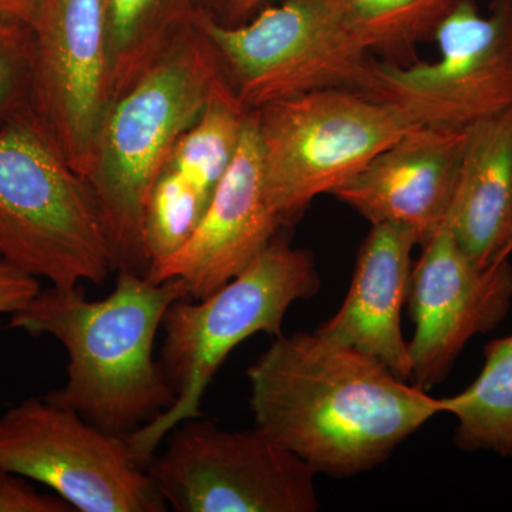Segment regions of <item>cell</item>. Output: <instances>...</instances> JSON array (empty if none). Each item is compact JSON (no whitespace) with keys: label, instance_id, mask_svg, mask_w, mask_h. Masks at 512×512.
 Segmentation results:
<instances>
[{"label":"cell","instance_id":"cell-1","mask_svg":"<svg viewBox=\"0 0 512 512\" xmlns=\"http://www.w3.org/2000/svg\"><path fill=\"white\" fill-rule=\"evenodd\" d=\"M256 429L316 474L367 473L443 413V402L318 332L276 336L249 367Z\"/></svg>","mask_w":512,"mask_h":512},{"label":"cell","instance_id":"cell-2","mask_svg":"<svg viewBox=\"0 0 512 512\" xmlns=\"http://www.w3.org/2000/svg\"><path fill=\"white\" fill-rule=\"evenodd\" d=\"M188 298L180 279L150 281L117 272L107 298L89 301L82 288L50 286L9 326L32 336H52L67 356L62 387L42 396L74 410L99 429L126 437L174 406L175 393L154 357V345L171 303Z\"/></svg>","mask_w":512,"mask_h":512},{"label":"cell","instance_id":"cell-3","mask_svg":"<svg viewBox=\"0 0 512 512\" xmlns=\"http://www.w3.org/2000/svg\"><path fill=\"white\" fill-rule=\"evenodd\" d=\"M228 89L214 50L191 23L110 101L84 180L103 212L114 271L147 276L143 215L151 187L178 138Z\"/></svg>","mask_w":512,"mask_h":512},{"label":"cell","instance_id":"cell-4","mask_svg":"<svg viewBox=\"0 0 512 512\" xmlns=\"http://www.w3.org/2000/svg\"><path fill=\"white\" fill-rule=\"evenodd\" d=\"M320 289L315 259L276 235L254 261L220 291L207 298H181L165 312L160 365L174 390L173 407L126 436L131 453L146 467L178 424L202 417L208 387L229 353L256 333L282 335L295 302Z\"/></svg>","mask_w":512,"mask_h":512},{"label":"cell","instance_id":"cell-5","mask_svg":"<svg viewBox=\"0 0 512 512\" xmlns=\"http://www.w3.org/2000/svg\"><path fill=\"white\" fill-rule=\"evenodd\" d=\"M0 258L59 288L114 272L92 187L29 109L0 124Z\"/></svg>","mask_w":512,"mask_h":512},{"label":"cell","instance_id":"cell-6","mask_svg":"<svg viewBox=\"0 0 512 512\" xmlns=\"http://www.w3.org/2000/svg\"><path fill=\"white\" fill-rule=\"evenodd\" d=\"M255 114L265 190L282 224L332 194L382 151L423 127L399 107L355 89L315 90Z\"/></svg>","mask_w":512,"mask_h":512},{"label":"cell","instance_id":"cell-7","mask_svg":"<svg viewBox=\"0 0 512 512\" xmlns=\"http://www.w3.org/2000/svg\"><path fill=\"white\" fill-rule=\"evenodd\" d=\"M192 23L248 113L315 90H359L373 60L340 25L329 0H284L239 26L197 10Z\"/></svg>","mask_w":512,"mask_h":512},{"label":"cell","instance_id":"cell-8","mask_svg":"<svg viewBox=\"0 0 512 512\" xmlns=\"http://www.w3.org/2000/svg\"><path fill=\"white\" fill-rule=\"evenodd\" d=\"M167 448L146 464L168 510L316 512L308 463L264 431H227L202 417L168 433Z\"/></svg>","mask_w":512,"mask_h":512},{"label":"cell","instance_id":"cell-9","mask_svg":"<svg viewBox=\"0 0 512 512\" xmlns=\"http://www.w3.org/2000/svg\"><path fill=\"white\" fill-rule=\"evenodd\" d=\"M457 0L434 30V62L369 64L359 92L421 126L466 128L512 107V0Z\"/></svg>","mask_w":512,"mask_h":512},{"label":"cell","instance_id":"cell-10","mask_svg":"<svg viewBox=\"0 0 512 512\" xmlns=\"http://www.w3.org/2000/svg\"><path fill=\"white\" fill-rule=\"evenodd\" d=\"M0 470L46 485L74 511H168L126 437L43 397L23 400L0 417Z\"/></svg>","mask_w":512,"mask_h":512},{"label":"cell","instance_id":"cell-11","mask_svg":"<svg viewBox=\"0 0 512 512\" xmlns=\"http://www.w3.org/2000/svg\"><path fill=\"white\" fill-rule=\"evenodd\" d=\"M29 111L86 177L110 104L103 0H39Z\"/></svg>","mask_w":512,"mask_h":512},{"label":"cell","instance_id":"cell-12","mask_svg":"<svg viewBox=\"0 0 512 512\" xmlns=\"http://www.w3.org/2000/svg\"><path fill=\"white\" fill-rule=\"evenodd\" d=\"M453 214L454 204L437 234L421 247L407 298L414 323L410 383L426 392L447 379L474 336L497 328L512 303L510 258L478 266L458 244Z\"/></svg>","mask_w":512,"mask_h":512},{"label":"cell","instance_id":"cell-13","mask_svg":"<svg viewBox=\"0 0 512 512\" xmlns=\"http://www.w3.org/2000/svg\"><path fill=\"white\" fill-rule=\"evenodd\" d=\"M265 190L261 143L248 113L237 156L215 188L190 241L151 265L147 279H180L188 298H207L241 274L282 227Z\"/></svg>","mask_w":512,"mask_h":512},{"label":"cell","instance_id":"cell-14","mask_svg":"<svg viewBox=\"0 0 512 512\" xmlns=\"http://www.w3.org/2000/svg\"><path fill=\"white\" fill-rule=\"evenodd\" d=\"M467 127L414 128L332 192L376 224L412 229L423 247L453 208Z\"/></svg>","mask_w":512,"mask_h":512},{"label":"cell","instance_id":"cell-15","mask_svg":"<svg viewBox=\"0 0 512 512\" xmlns=\"http://www.w3.org/2000/svg\"><path fill=\"white\" fill-rule=\"evenodd\" d=\"M419 239L396 224L372 225L357 255L345 302L320 335L359 350L406 382L412 377L402 313L409 298L412 252Z\"/></svg>","mask_w":512,"mask_h":512},{"label":"cell","instance_id":"cell-16","mask_svg":"<svg viewBox=\"0 0 512 512\" xmlns=\"http://www.w3.org/2000/svg\"><path fill=\"white\" fill-rule=\"evenodd\" d=\"M512 229V107L467 127L453 231L481 268L501 261Z\"/></svg>","mask_w":512,"mask_h":512},{"label":"cell","instance_id":"cell-17","mask_svg":"<svg viewBox=\"0 0 512 512\" xmlns=\"http://www.w3.org/2000/svg\"><path fill=\"white\" fill-rule=\"evenodd\" d=\"M197 0H103L110 101L187 29Z\"/></svg>","mask_w":512,"mask_h":512},{"label":"cell","instance_id":"cell-18","mask_svg":"<svg viewBox=\"0 0 512 512\" xmlns=\"http://www.w3.org/2000/svg\"><path fill=\"white\" fill-rule=\"evenodd\" d=\"M441 402L443 413L456 420L454 443L460 450L512 457V333L491 340L477 379Z\"/></svg>","mask_w":512,"mask_h":512},{"label":"cell","instance_id":"cell-19","mask_svg":"<svg viewBox=\"0 0 512 512\" xmlns=\"http://www.w3.org/2000/svg\"><path fill=\"white\" fill-rule=\"evenodd\" d=\"M457 0H329L340 25L372 55L404 64Z\"/></svg>","mask_w":512,"mask_h":512},{"label":"cell","instance_id":"cell-20","mask_svg":"<svg viewBox=\"0 0 512 512\" xmlns=\"http://www.w3.org/2000/svg\"><path fill=\"white\" fill-rule=\"evenodd\" d=\"M247 116L231 89L217 94L178 138L164 168L184 175L211 200L237 156Z\"/></svg>","mask_w":512,"mask_h":512},{"label":"cell","instance_id":"cell-21","mask_svg":"<svg viewBox=\"0 0 512 512\" xmlns=\"http://www.w3.org/2000/svg\"><path fill=\"white\" fill-rule=\"evenodd\" d=\"M208 202L184 175L168 168L161 170L143 215V245L150 266L170 258L190 241Z\"/></svg>","mask_w":512,"mask_h":512},{"label":"cell","instance_id":"cell-22","mask_svg":"<svg viewBox=\"0 0 512 512\" xmlns=\"http://www.w3.org/2000/svg\"><path fill=\"white\" fill-rule=\"evenodd\" d=\"M33 60L30 25L0 16V124L29 109Z\"/></svg>","mask_w":512,"mask_h":512},{"label":"cell","instance_id":"cell-23","mask_svg":"<svg viewBox=\"0 0 512 512\" xmlns=\"http://www.w3.org/2000/svg\"><path fill=\"white\" fill-rule=\"evenodd\" d=\"M0 512H74L56 494H43L28 478L0 470Z\"/></svg>","mask_w":512,"mask_h":512},{"label":"cell","instance_id":"cell-24","mask_svg":"<svg viewBox=\"0 0 512 512\" xmlns=\"http://www.w3.org/2000/svg\"><path fill=\"white\" fill-rule=\"evenodd\" d=\"M42 291L39 279L0 258V315L26 308Z\"/></svg>","mask_w":512,"mask_h":512},{"label":"cell","instance_id":"cell-25","mask_svg":"<svg viewBox=\"0 0 512 512\" xmlns=\"http://www.w3.org/2000/svg\"><path fill=\"white\" fill-rule=\"evenodd\" d=\"M269 0H197L198 10L225 26H239L254 18Z\"/></svg>","mask_w":512,"mask_h":512},{"label":"cell","instance_id":"cell-26","mask_svg":"<svg viewBox=\"0 0 512 512\" xmlns=\"http://www.w3.org/2000/svg\"><path fill=\"white\" fill-rule=\"evenodd\" d=\"M39 0H0V16L20 20L30 25Z\"/></svg>","mask_w":512,"mask_h":512},{"label":"cell","instance_id":"cell-27","mask_svg":"<svg viewBox=\"0 0 512 512\" xmlns=\"http://www.w3.org/2000/svg\"><path fill=\"white\" fill-rule=\"evenodd\" d=\"M511 254H512V229H511L510 237H508L507 244H505V247L503 249V254H501V261H503V259L510 258Z\"/></svg>","mask_w":512,"mask_h":512}]
</instances>
